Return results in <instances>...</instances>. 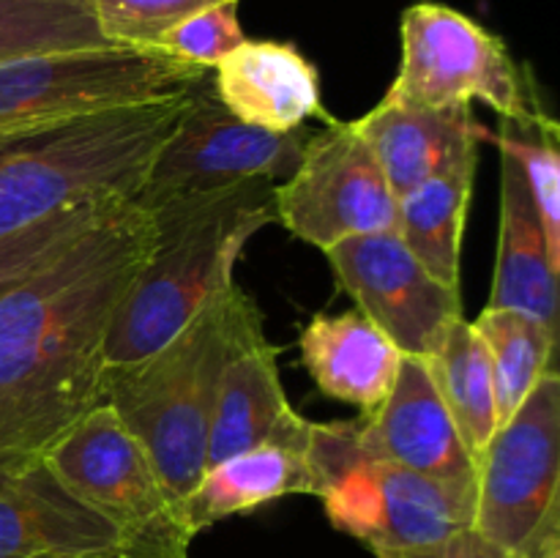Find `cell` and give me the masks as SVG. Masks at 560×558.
Listing matches in <instances>:
<instances>
[{
  "mask_svg": "<svg viewBox=\"0 0 560 558\" xmlns=\"http://www.w3.org/2000/svg\"><path fill=\"white\" fill-rule=\"evenodd\" d=\"M228 0H93L102 36L118 47H153L186 16Z\"/></svg>",
  "mask_w": 560,
  "mask_h": 558,
  "instance_id": "27",
  "label": "cell"
},
{
  "mask_svg": "<svg viewBox=\"0 0 560 558\" xmlns=\"http://www.w3.org/2000/svg\"><path fill=\"white\" fill-rule=\"evenodd\" d=\"M71 496L113 525L118 558H189L195 531L145 449L98 405L44 454Z\"/></svg>",
  "mask_w": 560,
  "mask_h": 558,
  "instance_id": "8",
  "label": "cell"
},
{
  "mask_svg": "<svg viewBox=\"0 0 560 558\" xmlns=\"http://www.w3.org/2000/svg\"><path fill=\"white\" fill-rule=\"evenodd\" d=\"M189 91L0 131V241L104 197L135 200Z\"/></svg>",
  "mask_w": 560,
  "mask_h": 558,
  "instance_id": "3",
  "label": "cell"
},
{
  "mask_svg": "<svg viewBox=\"0 0 560 558\" xmlns=\"http://www.w3.org/2000/svg\"><path fill=\"white\" fill-rule=\"evenodd\" d=\"M487 353L498 394V421L506 425L536 383L552 370L558 332L536 317L503 306H485L474 321Z\"/></svg>",
  "mask_w": 560,
  "mask_h": 558,
  "instance_id": "23",
  "label": "cell"
},
{
  "mask_svg": "<svg viewBox=\"0 0 560 558\" xmlns=\"http://www.w3.org/2000/svg\"><path fill=\"white\" fill-rule=\"evenodd\" d=\"M312 129L273 135L246 126L219 102L211 74L189 91V107L148 167L135 202L153 208L170 197L224 189L241 181L282 184L299 167Z\"/></svg>",
  "mask_w": 560,
  "mask_h": 558,
  "instance_id": "10",
  "label": "cell"
},
{
  "mask_svg": "<svg viewBox=\"0 0 560 558\" xmlns=\"http://www.w3.org/2000/svg\"><path fill=\"white\" fill-rule=\"evenodd\" d=\"M38 457H44V454L33 452V449H27L25 443H20L16 438H11L9 432L0 430V476L14 474V470H20L22 465L33 463V460Z\"/></svg>",
  "mask_w": 560,
  "mask_h": 558,
  "instance_id": "30",
  "label": "cell"
},
{
  "mask_svg": "<svg viewBox=\"0 0 560 558\" xmlns=\"http://www.w3.org/2000/svg\"><path fill=\"white\" fill-rule=\"evenodd\" d=\"M310 468L326 518L381 553L435 545L474 528V498L366 452L353 419L312 425Z\"/></svg>",
  "mask_w": 560,
  "mask_h": 558,
  "instance_id": "5",
  "label": "cell"
},
{
  "mask_svg": "<svg viewBox=\"0 0 560 558\" xmlns=\"http://www.w3.org/2000/svg\"><path fill=\"white\" fill-rule=\"evenodd\" d=\"M399 38V69L383 96L388 102L419 107H474V102H481L512 124L552 118L528 66L474 16L421 0L402 11Z\"/></svg>",
  "mask_w": 560,
  "mask_h": 558,
  "instance_id": "6",
  "label": "cell"
},
{
  "mask_svg": "<svg viewBox=\"0 0 560 558\" xmlns=\"http://www.w3.org/2000/svg\"><path fill=\"white\" fill-rule=\"evenodd\" d=\"M337 284L355 301L402 356L430 359L452 326L463 321L459 288L432 277L397 230L339 241L323 252Z\"/></svg>",
  "mask_w": 560,
  "mask_h": 558,
  "instance_id": "12",
  "label": "cell"
},
{
  "mask_svg": "<svg viewBox=\"0 0 560 558\" xmlns=\"http://www.w3.org/2000/svg\"><path fill=\"white\" fill-rule=\"evenodd\" d=\"M301 361L326 397L370 414L399 375L405 356L359 310L315 315L299 337Z\"/></svg>",
  "mask_w": 560,
  "mask_h": 558,
  "instance_id": "18",
  "label": "cell"
},
{
  "mask_svg": "<svg viewBox=\"0 0 560 558\" xmlns=\"http://www.w3.org/2000/svg\"><path fill=\"white\" fill-rule=\"evenodd\" d=\"M353 126L372 148L397 197L438 175L476 167L487 131L470 104L419 107L388 98H381Z\"/></svg>",
  "mask_w": 560,
  "mask_h": 558,
  "instance_id": "15",
  "label": "cell"
},
{
  "mask_svg": "<svg viewBox=\"0 0 560 558\" xmlns=\"http://www.w3.org/2000/svg\"><path fill=\"white\" fill-rule=\"evenodd\" d=\"M257 332H262L260 306L238 282H230L151 356L104 370L102 405L145 449L180 509L208 468L224 367Z\"/></svg>",
  "mask_w": 560,
  "mask_h": 558,
  "instance_id": "2",
  "label": "cell"
},
{
  "mask_svg": "<svg viewBox=\"0 0 560 558\" xmlns=\"http://www.w3.org/2000/svg\"><path fill=\"white\" fill-rule=\"evenodd\" d=\"M355 438L375 457L476 498V460L465 446L424 359L405 356L383 405L353 419Z\"/></svg>",
  "mask_w": 560,
  "mask_h": 558,
  "instance_id": "13",
  "label": "cell"
},
{
  "mask_svg": "<svg viewBox=\"0 0 560 558\" xmlns=\"http://www.w3.org/2000/svg\"><path fill=\"white\" fill-rule=\"evenodd\" d=\"M211 71L156 47H91L0 60V131L186 93Z\"/></svg>",
  "mask_w": 560,
  "mask_h": 558,
  "instance_id": "9",
  "label": "cell"
},
{
  "mask_svg": "<svg viewBox=\"0 0 560 558\" xmlns=\"http://www.w3.org/2000/svg\"><path fill=\"white\" fill-rule=\"evenodd\" d=\"M310 443L268 441L208 465L184 503L186 523L195 534L219 520L252 512L284 496H312Z\"/></svg>",
  "mask_w": 560,
  "mask_h": 558,
  "instance_id": "20",
  "label": "cell"
},
{
  "mask_svg": "<svg viewBox=\"0 0 560 558\" xmlns=\"http://www.w3.org/2000/svg\"><path fill=\"white\" fill-rule=\"evenodd\" d=\"M474 531L512 558H560V377L552 367L476 460Z\"/></svg>",
  "mask_w": 560,
  "mask_h": 558,
  "instance_id": "7",
  "label": "cell"
},
{
  "mask_svg": "<svg viewBox=\"0 0 560 558\" xmlns=\"http://www.w3.org/2000/svg\"><path fill=\"white\" fill-rule=\"evenodd\" d=\"M244 42L246 33L238 20V0H228V3L211 5L180 20L178 25L162 33L153 47L211 71L224 55H230Z\"/></svg>",
  "mask_w": 560,
  "mask_h": 558,
  "instance_id": "28",
  "label": "cell"
},
{
  "mask_svg": "<svg viewBox=\"0 0 560 558\" xmlns=\"http://www.w3.org/2000/svg\"><path fill=\"white\" fill-rule=\"evenodd\" d=\"M558 274L523 170L501 153V219L487 306L525 312L558 332Z\"/></svg>",
  "mask_w": 560,
  "mask_h": 558,
  "instance_id": "19",
  "label": "cell"
},
{
  "mask_svg": "<svg viewBox=\"0 0 560 558\" xmlns=\"http://www.w3.org/2000/svg\"><path fill=\"white\" fill-rule=\"evenodd\" d=\"M474 181L476 167H463L397 197L394 230L416 260L448 288H459V257Z\"/></svg>",
  "mask_w": 560,
  "mask_h": 558,
  "instance_id": "21",
  "label": "cell"
},
{
  "mask_svg": "<svg viewBox=\"0 0 560 558\" xmlns=\"http://www.w3.org/2000/svg\"><path fill=\"white\" fill-rule=\"evenodd\" d=\"M91 47H109L93 0H0V60Z\"/></svg>",
  "mask_w": 560,
  "mask_h": 558,
  "instance_id": "24",
  "label": "cell"
},
{
  "mask_svg": "<svg viewBox=\"0 0 560 558\" xmlns=\"http://www.w3.org/2000/svg\"><path fill=\"white\" fill-rule=\"evenodd\" d=\"M277 222L320 252L397 228V195L353 120L312 131L299 167L277 184Z\"/></svg>",
  "mask_w": 560,
  "mask_h": 558,
  "instance_id": "11",
  "label": "cell"
},
{
  "mask_svg": "<svg viewBox=\"0 0 560 558\" xmlns=\"http://www.w3.org/2000/svg\"><path fill=\"white\" fill-rule=\"evenodd\" d=\"M153 244L151 213L120 197L0 299V430L47 454L102 405L109 332Z\"/></svg>",
  "mask_w": 560,
  "mask_h": 558,
  "instance_id": "1",
  "label": "cell"
},
{
  "mask_svg": "<svg viewBox=\"0 0 560 558\" xmlns=\"http://www.w3.org/2000/svg\"><path fill=\"white\" fill-rule=\"evenodd\" d=\"M156 244L109 332L107 367L135 364L162 348L206 301L228 288L241 252L277 222V184L241 181L224 189L170 197L145 208Z\"/></svg>",
  "mask_w": 560,
  "mask_h": 558,
  "instance_id": "4",
  "label": "cell"
},
{
  "mask_svg": "<svg viewBox=\"0 0 560 558\" xmlns=\"http://www.w3.org/2000/svg\"><path fill=\"white\" fill-rule=\"evenodd\" d=\"M211 71L219 102L246 126L288 135L310 118H331L323 107L317 69L288 42L246 38Z\"/></svg>",
  "mask_w": 560,
  "mask_h": 558,
  "instance_id": "16",
  "label": "cell"
},
{
  "mask_svg": "<svg viewBox=\"0 0 560 558\" xmlns=\"http://www.w3.org/2000/svg\"><path fill=\"white\" fill-rule=\"evenodd\" d=\"M277 356V345L257 332L228 361L213 405L208 465L268 441L310 443L315 421L290 405Z\"/></svg>",
  "mask_w": 560,
  "mask_h": 558,
  "instance_id": "17",
  "label": "cell"
},
{
  "mask_svg": "<svg viewBox=\"0 0 560 558\" xmlns=\"http://www.w3.org/2000/svg\"><path fill=\"white\" fill-rule=\"evenodd\" d=\"M377 558H512L487 542L485 536L476 534L474 528H465L459 534L448 536V539L435 542L427 547H413V550H397V553H381Z\"/></svg>",
  "mask_w": 560,
  "mask_h": 558,
  "instance_id": "29",
  "label": "cell"
},
{
  "mask_svg": "<svg viewBox=\"0 0 560 558\" xmlns=\"http://www.w3.org/2000/svg\"><path fill=\"white\" fill-rule=\"evenodd\" d=\"M115 200H120V197H104V200H91L82 202V206L66 208V211L38 222L36 228L22 230V233L0 241V299L14 284H20L27 274L36 271L47 257H52L55 252L71 244L80 233H85Z\"/></svg>",
  "mask_w": 560,
  "mask_h": 558,
  "instance_id": "26",
  "label": "cell"
},
{
  "mask_svg": "<svg viewBox=\"0 0 560 558\" xmlns=\"http://www.w3.org/2000/svg\"><path fill=\"white\" fill-rule=\"evenodd\" d=\"M560 126L556 118L541 124H512L503 120L498 131H485V142H492L501 153L512 156L523 170L541 228H545L550 260L560 268Z\"/></svg>",
  "mask_w": 560,
  "mask_h": 558,
  "instance_id": "25",
  "label": "cell"
},
{
  "mask_svg": "<svg viewBox=\"0 0 560 558\" xmlns=\"http://www.w3.org/2000/svg\"><path fill=\"white\" fill-rule=\"evenodd\" d=\"M424 364L454 425L459 427L465 446L474 454V460H479L501 421H498V394L490 353L474 323L465 317L454 323L441 348L430 359H424Z\"/></svg>",
  "mask_w": 560,
  "mask_h": 558,
  "instance_id": "22",
  "label": "cell"
},
{
  "mask_svg": "<svg viewBox=\"0 0 560 558\" xmlns=\"http://www.w3.org/2000/svg\"><path fill=\"white\" fill-rule=\"evenodd\" d=\"M0 558H118V536L38 457L0 476Z\"/></svg>",
  "mask_w": 560,
  "mask_h": 558,
  "instance_id": "14",
  "label": "cell"
}]
</instances>
